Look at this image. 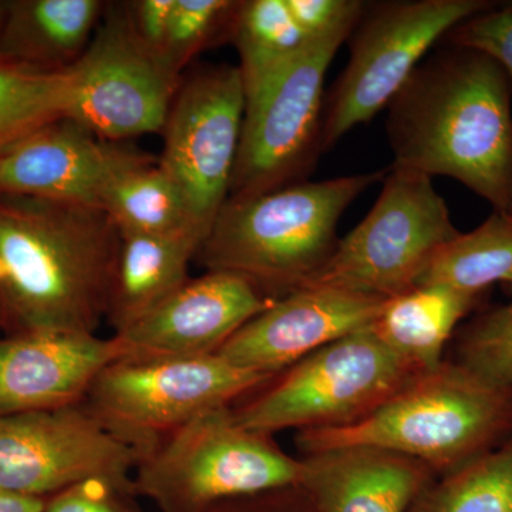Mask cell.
<instances>
[{"mask_svg":"<svg viewBox=\"0 0 512 512\" xmlns=\"http://www.w3.org/2000/svg\"><path fill=\"white\" fill-rule=\"evenodd\" d=\"M394 165L454 178L512 212L511 79L491 57L450 45L421 63L390 101Z\"/></svg>","mask_w":512,"mask_h":512,"instance_id":"6da1fadb","label":"cell"},{"mask_svg":"<svg viewBox=\"0 0 512 512\" xmlns=\"http://www.w3.org/2000/svg\"><path fill=\"white\" fill-rule=\"evenodd\" d=\"M119 242L101 208L0 195V329L96 333Z\"/></svg>","mask_w":512,"mask_h":512,"instance_id":"7a4b0ae2","label":"cell"},{"mask_svg":"<svg viewBox=\"0 0 512 512\" xmlns=\"http://www.w3.org/2000/svg\"><path fill=\"white\" fill-rule=\"evenodd\" d=\"M512 436V390L478 379L456 362L414 377L369 414L343 427L301 430L302 453L375 447L412 457L444 476Z\"/></svg>","mask_w":512,"mask_h":512,"instance_id":"3957f363","label":"cell"},{"mask_svg":"<svg viewBox=\"0 0 512 512\" xmlns=\"http://www.w3.org/2000/svg\"><path fill=\"white\" fill-rule=\"evenodd\" d=\"M386 171L348 175L228 198L197 258L208 271L232 272L259 291L301 289L338 247V224L350 204Z\"/></svg>","mask_w":512,"mask_h":512,"instance_id":"277c9868","label":"cell"},{"mask_svg":"<svg viewBox=\"0 0 512 512\" xmlns=\"http://www.w3.org/2000/svg\"><path fill=\"white\" fill-rule=\"evenodd\" d=\"M305 473V460L239 426L231 407H220L161 440L138 464L133 490L164 512H204L231 498L301 487Z\"/></svg>","mask_w":512,"mask_h":512,"instance_id":"5b68a950","label":"cell"},{"mask_svg":"<svg viewBox=\"0 0 512 512\" xmlns=\"http://www.w3.org/2000/svg\"><path fill=\"white\" fill-rule=\"evenodd\" d=\"M420 369L393 352L372 328L311 353L232 416L239 426L271 437L288 429H328L366 419Z\"/></svg>","mask_w":512,"mask_h":512,"instance_id":"8992f818","label":"cell"},{"mask_svg":"<svg viewBox=\"0 0 512 512\" xmlns=\"http://www.w3.org/2000/svg\"><path fill=\"white\" fill-rule=\"evenodd\" d=\"M458 234L433 178L393 164L365 220L339 239L328 262L302 288L392 299L416 288L436 252Z\"/></svg>","mask_w":512,"mask_h":512,"instance_id":"52a82bcc","label":"cell"},{"mask_svg":"<svg viewBox=\"0 0 512 512\" xmlns=\"http://www.w3.org/2000/svg\"><path fill=\"white\" fill-rule=\"evenodd\" d=\"M232 366L217 353L201 356L128 355L104 367L83 404L107 429L146 451L210 410L272 382Z\"/></svg>","mask_w":512,"mask_h":512,"instance_id":"ba28073f","label":"cell"},{"mask_svg":"<svg viewBox=\"0 0 512 512\" xmlns=\"http://www.w3.org/2000/svg\"><path fill=\"white\" fill-rule=\"evenodd\" d=\"M359 22V20H357ZM356 23L313 40L245 96L229 197H251L302 183L322 151L325 77Z\"/></svg>","mask_w":512,"mask_h":512,"instance_id":"9c48e42d","label":"cell"},{"mask_svg":"<svg viewBox=\"0 0 512 512\" xmlns=\"http://www.w3.org/2000/svg\"><path fill=\"white\" fill-rule=\"evenodd\" d=\"M491 8L484 0L366 3L352 32L349 62L325 99L322 151L389 106L437 40Z\"/></svg>","mask_w":512,"mask_h":512,"instance_id":"30bf717a","label":"cell"},{"mask_svg":"<svg viewBox=\"0 0 512 512\" xmlns=\"http://www.w3.org/2000/svg\"><path fill=\"white\" fill-rule=\"evenodd\" d=\"M144 457L83 403L0 417V488L10 493L46 500L94 478L133 488Z\"/></svg>","mask_w":512,"mask_h":512,"instance_id":"8fae6325","label":"cell"},{"mask_svg":"<svg viewBox=\"0 0 512 512\" xmlns=\"http://www.w3.org/2000/svg\"><path fill=\"white\" fill-rule=\"evenodd\" d=\"M73 79L69 117L110 143L163 131L181 77L148 53L128 25L124 3H107Z\"/></svg>","mask_w":512,"mask_h":512,"instance_id":"7c38bea8","label":"cell"},{"mask_svg":"<svg viewBox=\"0 0 512 512\" xmlns=\"http://www.w3.org/2000/svg\"><path fill=\"white\" fill-rule=\"evenodd\" d=\"M245 89L238 67H205L181 84L158 157L180 187L205 238L229 197L237 163Z\"/></svg>","mask_w":512,"mask_h":512,"instance_id":"4fadbf2b","label":"cell"},{"mask_svg":"<svg viewBox=\"0 0 512 512\" xmlns=\"http://www.w3.org/2000/svg\"><path fill=\"white\" fill-rule=\"evenodd\" d=\"M386 301L333 288L296 289L249 320L217 355L239 369L278 376L323 346L372 328Z\"/></svg>","mask_w":512,"mask_h":512,"instance_id":"5bb4252c","label":"cell"},{"mask_svg":"<svg viewBox=\"0 0 512 512\" xmlns=\"http://www.w3.org/2000/svg\"><path fill=\"white\" fill-rule=\"evenodd\" d=\"M274 302L241 275L208 271L114 336L130 355H214Z\"/></svg>","mask_w":512,"mask_h":512,"instance_id":"9a60e30c","label":"cell"},{"mask_svg":"<svg viewBox=\"0 0 512 512\" xmlns=\"http://www.w3.org/2000/svg\"><path fill=\"white\" fill-rule=\"evenodd\" d=\"M131 153L64 117L0 151V195L100 208L104 187Z\"/></svg>","mask_w":512,"mask_h":512,"instance_id":"2e32d148","label":"cell"},{"mask_svg":"<svg viewBox=\"0 0 512 512\" xmlns=\"http://www.w3.org/2000/svg\"><path fill=\"white\" fill-rule=\"evenodd\" d=\"M130 355L117 336L33 332L0 338V417L82 403L104 367Z\"/></svg>","mask_w":512,"mask_h":512,"instance_id":"e0dca14e","label":"cell"},{"mask_svg":"<svg viewBox=\"0 0 512 512\" xmlns=\"http://www.w3.org/2000/svg\"><path fill=\"white\" fill-rule=\"evenodd\" d=\"M305 464L301 488L319 512H407L434 480L421 461L375 447L333 448Z\"/></svg>","mask_w":512,"mask_h":512,"instance_id":"ac0fdd59","label":"cell"},{"mask_svg":"<svg viewBox=\"0 0 512 512\" xmlns=\"http://www.w3.org/2000/svg\"><path fill=\"white\" fill-rule=\"evenodd\" d=\"M107 3L100 0H9L0 30V60L62 72L93 39Z\"/></svg>","mask_w":512,"mask_h":512,"instance_id":"d6986e66","label":"cell"},{"mask_svg":"<svg viewBox=\"0 0 512 512\" xmlns=\"http://www.w3.org/2000/svg\"><path fill=\"white\" fill-rule=\"evenodd\" d=\"M116 269L106 318L116 333L170 298L187 284L188 266L201 242L119 231Z\"/></svg>","mask_w":512,"mask_h":512,"instance_id":"ffe728a7","label":"cell"},{"mask_svg":"<svg viewBox=\"0 0 512 512\" xmlns=\"http://www.w3.org/2000/svg\"><path fill=\"white\" fill-rule=\"evenodd\" d=\"M100 208L119 231L192 238L201 245L205 239L183 192L158 158L137 150L111 175Z\"/></svg>","mask_w":512,"mask_h":512,"instance_id":"44dd1931","label":"cell"},{"mask_svg":"<svg viewBox=\"0 0 512 512\" xmlns=\"http://www.w3.org/2000/svg\"><path fill=\"white\" fill-rule=\"evenodd\" d=\"M480 296L441 285L416 286L384 303L372 330L421 372L443 362L444 346Z\"/></svg>","mask_w":512,"mask_h":512,"instance_id":"7402d4cb","label":"cell"},{"mask_svg":"<svg viewBox=\"0 0 512 512\" xmlns=\"http://www.w3.org/2000/svg\"><path fill=\"white\" fill-rule=\"evenodd\" d=\"M495 284L512 286V212L494 211L474 231L460 232L436 252L417 282L476 296Z\"/></svg>","mask_w":512,"mask_h":512,"instance_id":"603a6c76","label":"cell"},{"mask_svg":"<svg viewBox=\"0 0 512 512\" xmlns=\"http://www.w3.org/2000/svg\"><path fill=\"white\" fill-rule=\"evenodd\" d=\"M231 40L237 46L245 96L313 42L293 19L286 0L239 2Z\"/></svg>","mask_w":512,"mask_h":512,"instance_id":"cb8c5ba5","label":"cell"},{"mask_svg":"<svg viewBox=\"0 0 512 512\" xmlns=\"http://www.w3.org/2000/svg\"><path fill=\"white\" fill-rule=\"evenodd\" d=\"M407 512H512V436L463 467L434 478Z\"/></svg>","mask_w":512,"mask_h":512,"instance_id":"d4e9b609","label":"cell"},{"mask_svg":"<svg viewBox=\"0 0 512 512\" xmlns=\"http://www.w3.org/2000/svg\"><path fill=\"white\" fill-rule=\"evenodd\" d=\"M70 70L42 72L0 60V151L37 128L69 117Z\"/></svg>","mask_w":512,"mask_h":512,"instance_id":"484cf974","label":"cell"},{"mask_svg":"<svg viewBox=\"0 0 512 512\" xmlns=\"http://www.w3.org/2000/svg\"><path fill=\"white\" fill-rule=\"evenodd\" d=\"M238 8L234 0H175L163 52L165 67L181 77L198 53L224 36L231 39Z\"/></svg>","mask_w":512,"mask_h":512,"instance_id":"4316f807","label":"cell"},{"mask_svg":"<svg viewBox=\"0 0 512 512\" xmlns=\"http://www.w3.org/2000/svg\"><path fill=\"white\" fill-rule=\"evenodd\" d=\"M453 362L490 386L512 390V293L463 329Z\"/></svg>","mask_w":512,"mask_h":512,"instance_id":"83f0119b","label":"cell"},{"mask_svg":"<svg viewBox=\"0 0 512 512\" xmlns=\"http://www.w3.org/2000/svg\"><path fill=\"white\" fill-rule=\"evenodd\" d=\"M444 39L448 45L491 57L512 80V5L477 13L451 29Z\"/></svg>","mask_w":512,"mask_h":512,"instance_id":"f1b7e54d","label":"cell"},{"mask_svg":"<svg viewBox=\"0 0 512 512\" xmlns=\"http://www.w3.org/2000/svg\"><path fill=\"white\" fill-rule=\"evenodd\" d=\"M131 494V487L94 478L47 498L42 512H138Z\"/></svg>","mask_w":512,"mask_h":512,"instance_id":"f546056e","label":"cell"},{"mask_svg":"<svg viewBox=\"0 0 512 512\" xmlns=\"http://www.w3.org/2000/svg\"><path fill=\"white\" fill-rule=\"evenodd\" d=\"M286 5L305 36L316 40L356 23L366 3L359 0H286Z\"/></svg>","mask_w":512,"mask_h":512,"instance_id":"4dcf8cb0","label":"cell"},{"mask_svg":"<svg viewBox=\"0 0 512 512\" xmlns=\"http://www.w3.org/2000/svg\"><path fill=\"white\" fill-rule=\"evenodd\" d=\"M174 3L175 0H137L124 3L128 25L134 36L148 53L161 62Z\"/></svg>","mask_w":512,"mask_h":512,"instance_id":"1f68e13d","label":"cell"},{"mask_svg":"<svg viewBox=\"0 0 512 512\" xmlns=\"http://www.w3.org/2000/svg\"><path fill=\"white\" fill-rule=\"evenodd\" d=\"M47 498L26 497L0 488V512H42Z\"/></svg>","mask_w":512,"mask_h":512,"instance_id":"d6a6232c","label":"cell"},{"mask_svg":"<svg viewBox=\"0 0 512 512\" xmlns=\"http://www.w3.org/2000/svg\"><path fill=\"white\" fill-rule=\"evenodd\" d=\"M9 0H0V30L5 22L6 12H8Z\"/></svg>","mask_w":512,"mask_h":512,"instance_id":"836d02e7","label":"cell"}]
</instances>
